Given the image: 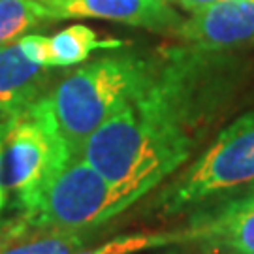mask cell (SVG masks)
<instances>
[{
  "label": "cell",
  "instance_id": "6da1fadb",
  "mask_svg": "<svg viewBox=\"0 0 254 254\" xmlns=\"http://www.w3.org/2000/svg\"><path fill=\"white\" fill-rule=\"evenodd\" d=\"M222 73L215 53L172 49L145 89L92 132L83 158L134 205L189 160L218 108Z\"/></svg>",
  "mask_w": 254,
  "mask_h": 254
},
{
  "label": "cell",
  "instance_id": "7a4b0ae2",
  "mask_svg": "<svg viewBox=\"0 0 254 254\" xmlns=\"http://www.w3.org/2000/svg\"><path fill=\"white\" fill-rule=\"evenodd\" d=\"M158 68V59L117 53L83 64L47 91L57 128L72 156L127 102L145 89Z\"/></svg>",
  "mask_w": 254,
  "mask_h": 254
},
{
  "label": "cell",
  "instance_id": "3957f363",
  "mask_svg": "<svg viewBox=\"0 0 254 254\" xmlns=\"http://www.w3.org/2000/svg\"><path fill=\"white\" fill-rule=\"evenodd\" d=\"M70 158L51 113L47 92L6 117L0 145V175L8 200L28 217L55 175Z\"/></svg>",
  "mask_w": 254,
  "mask_h": 254
},
{
  "label": "cell",
  "instance_id": "277c9868",
  "mask_svg": "<svg viewBox=\"0 0 254 254\" xmlns=\"http://www.w3.org/2000/svg\"><path fill=\"white\" fill-rule=\"evenodd\" d=\"M254 189V111L224 127L213 143L162 190L156 205L179 213Z\"/></svg>",
  "mask_w": 254,
  "mask_h": 254
},
{
  "label": "cell",
  "instance_id": "5b68a950",
  "mask_svg": "<svg viewBox=\"0 0 254 254\" xmlns=\"http://www.w3.org/2000/svg\"><path fill=\"white\" fill-rule=\"evenodd\" d=\"M128 207L117 189L79 154L64 164L36 209L21 222L44 230H87L108 222Z\"/></svg>",
  "mask_w": 254,
  "mask_h": 254
},
{
  "label": "cell",
  "instance_id": "8992f818",
  "mask_svg": "<svg viewBox=\"0 0 254 254\" xmlns=\"http://www.w3.org/2000/svg\"><path fill=\"white\" fill-rule=\"evenodd\" d=\"M55 21L104 19L153 32H177L185 19L166 0H40Z\"/></svg>",
  "mask_w": 254,
  "mask_h": 254
},
{
  "label": "cell",
  "instance_id": "52a82bcc",
  "mask_svg": "<svg viewBox=\"0 0 254 254\" xmlns=\"http://www.w3.org/2000/svg\"><path fill=\"white\" fill-rule=\"evenodd\" d=\"M175 34L189 46L207 51L254 46V0H224L196 11Z\"/></svg>",
  "mask_w": 254,
  "mask_h": 254
},
{
  "label": "cell",
  "instance_id": "ba28073f",
  "mask_svg": "<svg viewBox=\"0 0 254 254\" xmlns=\"http://www.w3.org/2000/svg\"><path fill=\"white\" fill-rule=\"evenodd\" d=\"M189 241H203L230 254H254V189L222 200L187 228Z\"/></svg>",
  "mask_w": 254,
  "mask_h": 254
},
{
  "label": "cell",
  "instance_id": "9c48e42d",
  "mask_svg": "<svg viewBox=\"0 0 254 254\" xmlns=\"http://www.w3.org/2000/svg\"><path fill=\"white\" fill-rule=\"evenodd\" d=\"M51 70L32 63L19 40L0 46V115L8 117L46 94Z\"/></svg>",
  "mask_w": 254,
  "mask_h": 254
},
{
  "label": "cell",
  "instance_id": "30bf717a",
  "mask_svg": "<svg viewBox=\"0 0 254 254\" xmlns=\"http://www.w3.org/2000/svg\"><path fill=\"white\" fill-rule=\"evenodd\" d=\"M87 243V230H44L19 222L0 237V254H75Z\"/></svg>",
  "mask_w": 254,
  "mask_h": 254
},
{
  "label": "cell",
  "instance_id": "8fae6325",
  "mask_svg": "<svg viewBox=\"0 0 254 254\" xmlns=\"http://www.w3.org/2000/svg\"><path fill=\"white\" fill-rule=\"evenodd\" d=\"M121 46V40H102L87 25H72L49 36V68L81 64L96 49H117Z\"/></svg>",
  "mask_w": 254,
  "mask_h": 254
},
{
  "label": "cell",
  "instance_id": "7c38bea8",
  "mask_svg": "<svg viewBox=\"0 0 254 254\" xmlns=\"http://www.w3.org/2000/svg\"><path fill=\"white\" fill-rule=\"evenodd\" d=\"M51 21H55L51 11L40 0H0V46Z\"/></svg>",
  "mask_w": 254,
  "mask_h": 254
},
{
  "label": "cell",
  "instance_id": "4fadbf2b",
  "mask_svg": "<svg viewBox=\"0 0 254 254\" xmlns=\"http://www.w3.org/2000/svg\"><path fill=\"white\" fill-rule=\"evenodd\" d=\"M177 241H189L187 230L179 232H139V234H127V236L109 239L94 249H81L75 254H132L147 249L170 245Z\"/></svg>",
  "mask_w": 254,
  "mask_h": 254
},
{
  "label": "cell",
  "instance_id": "5bb4252c",
  "mask_svg": "<svg viewBox=\"0 0 254 254\" xmlns=\"http://www.w3.org/2000/svg\"><path fill=\"white\" fill-rule=\"evenodd\" d=\"M19 46L32 63L49 68V36L25 34L19 38Z\"/></svg>",
  "mask_w": 254,
  "mask_h": 254
},
{
  "label": "cell",
  "instance_id": "9a60e30c",
  "mask_svg": "<svg viewBox=\"0 0 254 254\" xmlns=\"http://www.w3.org/2000/svg\"><path fill=\"white\" fill-rule=\"evenodd\" d=\"M177 6L183 9H187L189 13H196V11H201V9H207L215 4H220L224 0H175Z\"/></svg>",
  "mask_w": 254,
  "mask_h": 254
},
{
  "label": "cell",
  "instance_id": "2e32d148",
  "mask_svg": "<svg viewBox=\"0 0 254 254\" xmlns=\"http://www.w3.org/2000/svg\"><path fill=\"white\" fill-rule=\"evenodd\" d=\"M4 123H6V117L0 115V145H2V130H4ZM6 203H8V196H6L4 187H2V175H0V213L4 211Z\"/></svg>",
  "mask_w": 254,
  "mask_h": 254
},
{
  "label": "cell",
  "instance_id": "e0dca14e",
  "mask_svg": "<svg viewBox=\"0 0 254 254\" xmlns=\"http://www.w3.org/2000/svg\"><path fill=\"white\" fill-rule=\"evenodd\" d=\"M166 2H173V0H166Z\"/></svg>",
  "mask_w": 254,
  "mask_h": 254
}]
</instances>
